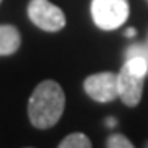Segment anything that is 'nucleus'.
Returning <instances> with one entry per match:
<instances>
[{
    "label": "nucleus",
    "mask_w": 148,
    "mask_h": 148,
    "mask_svg": "<svg viewBox=\"0 0 148 148\" xmlns=\"http://www.w3.org/2000/svg\"><path fill=\"white\" fill-rule=\"evenodd\" d=\"M147 3H148V0H147Z\"/></svg>",
    "instance_id": "nucleus-14"
},
{
    "label": "nucleus",
    "mask_w": 148,
    "mask_h": 148,
    "mask_svg": "<svg viewBox=\"0 0 148 148\" xmlns=\"http://www.w3.org/2000/svg\"><path fill=\"white\" fill-rule=\"evenodd\" d=\"M107 147L109 148H132L133 143L122 133H112L107 138Z\"/></svg>",
    "instance_id": "nucleus-10"
},
{
    "label": "nucleus",
    "mask_w": 148,
    "mask_h": 148,
    "mask_svg": "<svg viewBox=\"0 0 148 148\" xmlns=\"http://www.w3.org/2000/svg\"><path fill=\"white\" fill-rule=\"evenodd\" d=\"M147 147H148V145H147Z\"/></svg>",
    "instance_id": "nucleus-15"
},
{
    "label": "nucleus",
    "mask_w": 148,
    "mask_h": 148,
    "mask_svg": "<svg viewBox=\"0 0 148 148\" xmlns=\"http://www.w3.org/2000/svg\"><path fill=\"white\" fill-rule=\"evenodd\" d=\"M123 66L130 71V73L137 74V76H147L148 74V64L147 61L140 56H132V58H127Z\"/></svg>",
    "instance_id": "nucleus-8"
},
{
    "label": "nucleus",
    "mask_w": 148,
    "mask_h": 148,
    "mask_svg": "<svg viewBox=\"0 0 148 148\" xmlns=\"http://www.w3.org/2000/svg\"><path fill=\"white\" fill-rule=\"evenodd\" d=\"M135 35H137V30H135V28H127V30H125V36L132 38V36H135Z\"/></svg>",
    "instance_id": "nucleus-11"
},
{
    "label": "nucleus",
    "mask_w": 148,
    "mask_h": 148,
    "mask_svg": "<svg viewBox=\"0 0 148 148\" xmlns=\"http://www.w3.org/2000/svg\"><path fill=\"white\" fill-rule=\"evenodd\" d=\"M0 3H2V0H0Z\"/></svg>",
    "instance_id": "nucleus-13"
},
{
    "label": "nucleus",
    "mask_w": 148,
    "mask_h": 148,
    "mask_svg": "<svg viewBox=\"0 0 148 148\" xmlns=\"http://www.w3.org/2000/svg\"><path fill=\"white\" fill-rule=\"evenodd\" d=\"M132 56H140L148 64V43H133L125 49V59Z\"/></svg>",
    "instance_id": "nucleus-9"
},
{
    "label": "nucleus",
    "mask_w": 148,
    "mask_h": 148,
    "mask_svg": "<svg viewBox=\"0 0 148 148\" xmlns=\"http://www.w3.org/2000/svg\"><path fill=\"white\" fill-rule=\"evenodd\" d=\"M28 18L43 32H59L66 25V15L64 12L51 3L49 0H30L28 3Z\"/></svg>",
    "instance_id": "nucleus-3"
},
{
    "label": "nucleus",
    "mask_w": 148,
    "mask_h": 148,
    "mask_svg": "<svg viewBox=\"0 0 148 148\" xmlns=\"http://www.w3.org/2000/svg\"><path fill=\"white\" fill-rule=\"evenodd\" d=\"M145 76H137L130 73L125 66H122L120 73L117 74V90L120 101L128 107L138 106L143 94Z\"/></svg>",
    "instance_id": "nucleus-5"
},
{
    "label": "nucleus",
    "mask_w": 148,
    "mask_h": 148,
    "mask_svg": "<svg viewBox=\"0 0 148 148\" xmlns=\"http://www.w3.org/2000/svg\"><path fill=\"white\" fill-rule=\"evenodd\" d=\"M92 143L84 133H69L68 137H64L59 142V148H90Z\"/></svg>",
    "instance_id": "nucleus-7"
},
{
    "label": "nucleus",
    "mask_w": 148,
    "mask_h": 148,
    "mask_svg": "<svg viewBox=\"0 0 148 148\" xmlns=\"http://www.w3.org/2000/svg\"><path fill=\"white\" fill-rule=\"evenodd\" d=\"M106 123H107V127H115L117 125V119H112V117H109V119H107L106 120Z\"/></svg>",
    "instance_id": "nucleus-12"
},
{
    "label": "nucleus",
    "mask_w": 148,
    "mask_h": 148,
    "mask_svg": "<svg viewBox=\"0 0 148 148\" xmlns=\"http://www.w3.org/2000/svg\"><path fill=\"white\" fill-rule=\"evenodd\" d=\"M20 45V32L13 25H0V56H8V54L16 53Z\"/></svg>",
    "instance_id": "nucleus-6"
},
{
    "label": "nucleus",
    "mask_w": 148,
    "mask_h": 148,
    "mask_svg": "<svg viewBox=\"0 0 148 148\" xmlns=\"http://www.w3.org/2000/svg\"><path fill=\"white\" fill-rule=\"evenodd\" d=\"M90 15L101 30L110 32L127 21L130 15V5L128 0H92Z\"/></svg>",
    "instance_id": "nucleus-2"
},
{
    "label": "nucleus",
    "mask_w": 148,
    "mask_h": 148,
    "mask_svg": "<svg viewBox=\"0 0 148 148\" xmlns=\"http://www.w3.org/2000/svg\"><path fill=\"white\" fill-rule=\"evenodd\" d=\"M84 90L95 102H110L119 97L115 73H97L87 76L84 81Z\"/></svg>",
    "instance_id": "nucleus-4"
},
{
    "label": "nucleus",
    "mask_w": 148,
    "mask_h": 148,
    "mask_svg": "<svg viewBox=\"0 0 148 148\" xmlns=\"http://www.w3.org/2000/svg\"><path fill=\"white\" fill-rule=\"evenodd\" d=\"M66 97L56 81H43L35 87L28 101V117L35 128H51L59 122Z\"/></svg>",
    "instance_id": "nucleus-1"
}]
</instances>
